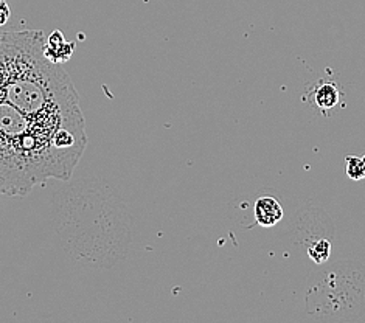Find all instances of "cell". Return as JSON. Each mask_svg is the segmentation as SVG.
<instances>
[{"label":"cell","mask_w":365,"mask_h":323,"mask_svg":"<svg viewBox=\"0 0 365 323\" xmlns=\"http://www.w3.org/2000/svg\"><path fill=\"white\" fill-rule=\"evenodd\" d=\"M346 174L353 180L365 179V155L364 157H346Z\"/></svg>","instance_id":"obj_7"},{"label":"cell","mask_w":365,"mask_h":323,"mask_svg":"<svg viewBox=\"0 0 365 323\" xmlns=\"http://www.w3.org/2000/svg\"><path fill=\"white\" fill-rule=\"evenodd\" d=\"M308 98V101L316 109L322 112H328L334 109L339 101H341V89H339V86L336 83L324 81L319 83L314 89L309 92Z\"/></svg>","instance_id":"obj_3"},{"label":"cell","mask_w":365,"mask_h":323,"mask_svg":"<svg viewBox=\"0 0 365 323\" xmlns=\"http://www.w3.org/2000/svg\"><path fill=\"white\" fill-rule=\"evenodd\" d=\"M44 43L41 30L0 33V103L33 117L84 123L71 76L46 58Z\"/></svg>","instance_id":"obj_1"},{"label":"cell","mask_w":365,"mask_h":323,"mask_svg":"<svg viewBox=\"0 0 365 323\" xmlns=\"http://www.w3.org/2000/svg\"><path fill=\"white\" fill-rule=\"evenodd\" d=\"M283 208L274 198H259L255 204V220L259 225L272 227L282 221Z\"/></svg>","instance_id":"obj_5"},{"label":"cell","mask_w":365,"mask_h":323,"mask_svg":"<svg viewBox=\"0 0 365 323\" xmlns=\"http://www.w3.org/2000/svg\"><path fill=\"white\" fill-rule=\"evenodd\" d=\"M10 16H11V10L5 0H0V27L5 25L8 21H10Z\"/></svg>","instance_id":"obj_8"},{"label":"cell","mask_w":365,"mask_h":323,"mask_svg":"<svg viewBox=\"0 0 365 323\" xmlns=\"http://www.w3.org/2000/svg\"><path fill=\"white\" fill-rule=\"evenodd\" d=\"M75 51V42H67L64 33L55 30L44 43V55L51 63L63 64L72 58Z\"/></svg>","instance_id":"obj_4"},{"label":"cell","mask_w":365,"mask_h":323,"mask_svg":"<svg viewBox=\"0 0 365 323\" xmlns=\"http://www.w3.org/2000/svg\"><path fill=\"white\" fill-rule=\"evenodd\" d=\"M329 253H331V244L327 240H319L316 242H312L308 249V255L311 257L312 261H316V263H325L329 258Z\"/></svg>","instance_id":"obj_6"},{"label":"cell","mask_w":365,"mask_h":323,"mask_svg":"<svg viewBox=\"0 0 365 323\" xmlns=\"http://www.w3.org/2000/svg\"><path fill=\"white\" fill-rule=\"evenodd\" d=\"M86 123L33 117L8 103H0V193L27 196L48 179H71L81 155L58 148L61 126Z\"/></svg>","instance_id":"obj_2"}]
</instances>
